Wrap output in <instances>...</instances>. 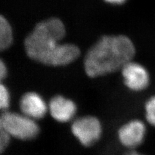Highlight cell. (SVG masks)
<instances>
[{"instance_id": "cell-10", "label": "cell", "mask_w": 155, "mask_h": 155, "mask_svg": "<svg viewBox=\"0 0 155 155\" xmlns=\"http://www.w3.org/2000/svg\"><path fill=\"white\" fill-rule=\"evenodd\" d=\"M145 117L147 122L155 127V96L151 97L145 105Z\"/></svg>"}, {"instance_id": "cell-5", "label": "cell", "mask_w": 155, "mask_h": 155, "mask_svg": "<svg viewBox=\"0 0 155 155\" xmlns=\"http://www.w3.org/2000/svg\"><path fill=\"white\" fill-rule=\"evenodd\" d=\"M122 74L125 85L130 90L140 91L147 88L150 78L145 68L138 63L130 61L122 69Z\"/></svg>"}, {"instance_id": "cell-9", "label": "cell", "mask_w": 155, "mask_h": 155, "mask_svg": "<svg viewBox=\"0 0 155 155\" xmlns=\"http://www.w3.org/2000/svg\"><path fill=\"white\" fill-rule=\"evenodd\" d=\"M13 41L12 31L7 19L0 16V49L5 50L11 45Z\"/></svg>"}, {"instance_id": "cell-2", "label": "cell", "mask_w": 155, "mask_h": 155, "mask_svg": "<svg viewBox=\"0 0 155 155\" xmlns=\"http://www.w3.org/2000/svg\"><path fill=\"white\" fill-rule=\"evenodd\" d=\"M134 54V45L128 37L102 36L87 53L85 72L91 78L112 73L131 61Z\"/></svg>"}, {"instance_id": "cell-4", "label": "cell", "mask_w": 155, "mask_h": 155, "mask_svg": "<svg viewBox=\"0 0 155 155\" xmlns=\"http://www.w3.org/2000/svg\"><path fill=\"white\" fill-rule=\"evenodd\" d=\"M71 131L81 145L89 147L100 139L102 128L99 120L92 116H85L74 121Z\"/></svg>"}, {"instance_id": "cell-11", "label": "cell", "mask_w": 155, "mask_h": 155, "mask_svg": "<svg viewBox=\"0 0 155 155\" xmlns=\"http://www.w3.org/2000/svg\"><path fill=\"white\" fill-rule=\"evenodd\" d=\"M10 105V94L7 87L3 84L0 85V108L6 111Z\"/></svg>"}, {"instance_id": "cell-6", "label": "cell", "mask_w": 155, "mask_h": 155, "mask_svg": "<svg viewBox=\"0 0 155 155\" xmlns=\"http://www.w3.org/2000/svg\"><path fill=\"white\" fill-rule=\"evenodd\" d=\"M145 125L138 120H131L123 125L118 130V139L124 146L134 148L141 144L145 138Z\"/></svg>"}, {"instance_id": "cell-12", "label": "cell", "mask_w": 155, "mask_h": 155, "mask_svg": "<svg viewBox=\"0 0 155 155\" xmlns=\"http://www.w3.org/2000/svg\"><path fill=\"white\" fill-rule=\"evenodd\" d=\"M11 135L0 129V151L2 153L7 149L11 142Z\"/></svg>"}, {"instance_id": "cell-13", "label": "cell", "mask_w": 155, "mask_h": 155, "mask_svg": "<svg viewBox=\"0 0 155 155\" xmlns=\"http://www.w3.org/2000/svg\"><path fill=\"white\" fill-rule=\"evenodd\" d=\"M7 75V69L5 64H4V62L1 60L0 61V79L1 80H3V79L5 78Z\"/></svg>"}, {"instance_id": "cell-15", "label": "cell", "mask_w": 155, "mask_h": 155, "mask_svg": "<svg viewBox=\"0 0 155 155\" xmlns=\"http://www.w3.org/2000/svg\"><path fill=\"white\" fill-rule=\"evenodd\" d=\"M125 155H143V154H140V153H137V151H130V152H128L127 153H126Z\"/></svg>"}, {"instance_id": "cell-1", "label": "cell", "mask_w": 155, "mask_h": 155, "mask_svg": "<svg viewBox=\"0 0 155 155\" xmlns=\"http://www.w3.org/2000/svg\"><path fill=\"white\" fill-rule=\"evenodd\" d=\"M65 27L56 18L38 23L25 40L27 56L47 65L61 66L71 64L80 54L76 45L59 43L65 36Z\"/></svg>"}, {"instance_id": "cell-8", "label": "cell", "mask_w": 155, "mask_h": 155, "mask_svg": "<svg viewBox=\"0 0 155 155\" xmlns=\"http://www.w3.org/2000/svg\"><path fill=\"white\" fill-rule=\"evenodd\" d=\"M52 117L59 122H67L76 114L77 107L73 101L58 95L52 98L48 104Z\"/></svg>"}, {"instance_id": "cell-14", "label": "cell", "mask_w": 155, "mask_h": 155, "mask_svg": "<svg viewBox=\"0 0 155 155\" xmlns=\"http://www.w3.org/2000/svg\"><path fill=\"white\" fill-rule=\"evenodd\" d=\"M105 2H107L111 4H115V5H120L124 3L126 0H104Z\"/></svg>"}, {"instance_id": "cell-7", "label": "cell", "mask_w": 155, "mask_h": 155, "mask_svg": "<svg viewBox=\"0 0 155 155\" xmlns=\"http://www.w3.org/2000/svg\"><path fill=\"white\" fill-rule=\"evenodd\" d=\"M19 107L23 114L35 120L44 117L48 108L42 97L34 92H29L22 96Z\"/></svg>"}, {"instance_id": "cell-3", "label": "cell", "mask_w": 155, "mask_h": 155, "mask_svg": "<svg viewBox=\"0 0 155 155\" xmlns=\"http://www.w3.org/2000/svg\"><path fill=\"white\" fill-rule=\"evenodd\" d=\"M0 129L11 137L21 140L35 139L40 133V127L35 120L23 114L7 110L0 117Z\"/></svg>"}]
</instances>
